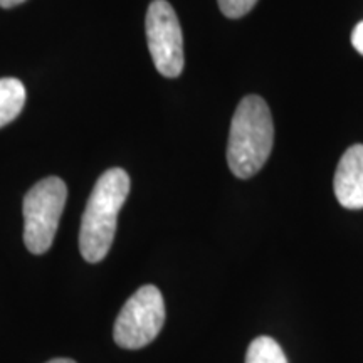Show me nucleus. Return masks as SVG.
Wrapping results in <instances>:
<instances>
[{"mask_svg":"<svg viewBox=\"0 0 363 363\" xmlns=\"http://www.w3.org/2000/svg\"><path fill=\"white\" fill-rule=\"evenodd\" d=\"M352 44H353V48L357 49V52L362 54V56H363V21L358 22L355 29H353Z\"/></svg>","mask_w":363,"mask_h":363,"instance_id":"nucleus-10","label":"nucleus"},{"mask_svg":"<svg viewBox=\"0 0 363 363\" xmlns=\"http://www.w3.org/2000/svg\"><path fill=\"white\" fill-rule=\"evenodd\" d=\"M130 194V177L123 169H110L94 184L79 229V251L88 262H99L110 252L118 214Z\"/></svg>","mask_w":363,"mask_h":363,"instance_id":"nucleus-2","label":"nucleus"},{"mask_svg":"<svg viewBox=\"0 0 363 363\" xmlns=\"http://www.w3.org/2000/svg\"><path fill=\"white\" fill-rule=\"evenodd\" d=\"M335 197L340 206L350 211L363 208V145H352L335 172L333 179Z\"/></svg>","mask_w":363,"mask_h":363,"instance_id":"nucleus-6","label":"nucleus"},{"mask_svg":"<svg viewBox=\"0 0 363 363\" xmlns=\"http://www.w3.org/2000/svg\"><path fill=\"white\" fill-rule=\"evenodd\" d=\"M147 40L157 71L165 78H179L184 71V34L179 17L167 0H153L147 12Z\"/></svg>","mask_w":363,"mask_h":363,"instance_id":"nucleus-5","label":"nucleus"},{"mask_svg":"<svg viewBox=\"0 0 363 363\" xmlns=\"http://www.w3.org/2000/svg\"><path fill=\"white\" fill-rule=\"evenodd\" d=\"M220 12L229 19H239L252 11L257 0H217Z\"/></svg>","mask_w":363,"mask_h":363,"instance_id":"nucleus-9","label":"nucleus"},{"mask_svg":"<svg viewBox=\"0 0 363 363\" xmlns=\"http://www.w3.org/2000/svg\"><path fill=\"white\" fill-rule=\"evenodd\" d=\"M48 363H76L74 360H69V358H54V360Z\"/></svg>","mask_w":363,"mask_h":363,"instance_id":"nucleus-12","label":"nucleus"},{"mask_svg":"<svg viewBox=\"0 0 363 363\" xmlns=\"http://www.w3.org/2000/svg\"><path fill=\"white\" fill-rule=\"evenodd\" d=\"M274 125L271 110L261 96L249 94L238 104L227 142V163L238 179H251L271 155Z\"/></svg>","mask_w":363,"mask_h":363,"instance_id":"nucleus-1","label":"nucleus"},{"mask_svg":"<svg viewBox=\"0 0 363 363\" xmlns=\"http://www.w3.org/2000/svg\"><path fill=\"white\" fill-rule=\"evenodd\" d=\"M26 104V88L19 79H0V128L21 115Z\"/></svg>","mask_w":363,"mask_h":363,"instance_id":"nucleus-7","label":"nucleus"},{"mask_svg":"<svg viewBox=\"0 0 363 363\" xmlns=\"http://www.w3.org/2000/svg\"><path fill=\"white\" fill-rule=\"evenodd\" d=\"M246 363H288L283 348L271 337H259L249 345Z\"/></svg>","mask_w":363,"mask_h":363,"instance_id":"nucleus-8","label":"nucleus"},{"mask_svg":"<svg viewBox=\"0 0 363 363\" xmlns=\"http://www.w3.org/2000/svg\"><path fill=\"white\" fill-rule=\"evenodd\" d=\"M67 199L66 184L57 177L38 182L24 197V242L33 254L52 246Z\"/></svg>","mask_w":363,"mask_h":363,"instance_id":"nucleus-3","label":"nucleus"},{"mask_svg":"<svg viewBox=\"0 0 363 363\" xmlns=\"http://www.w3.org/2000/svg\"><path fill=\"white\" fill-rule=\"evenodd\" d=\"M26 2V0H0V7L4 9H12L16 6H19V4Z\"/></svg>","mask_w":363,"mask_h":363,"instance_id":"nucleus-11","label":"nucleus"},{"mask_svg":"<svg viewBox=\"0 0 363 363\" xmlns=\"http://www.w3.org/2000/svg\"><path fill=\"white\" fill-rule=\"evenodd\" d=\"M165 323V301L157 286H142L121 308L113 338L126 350L147 347L158 337Z\"/></svg>","mask_w":363,"mask_h":363,"instance_id":"nucleus-4","label":"nucleus"}]
</instances>
